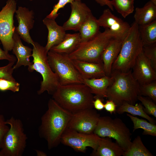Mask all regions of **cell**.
<instances>
[{"label": "cell", "mask_w": 156, "mask_h": 156, "mask_svg": "<svg viewBox=\"0 0 156 156\" xmlns=\"http://www.w3.org/2000/svg\"><path fill=\"white\" fill-rule=\"evenodd\" d=\"M48 109L41 118L40 133L47 141L48 148L57 146L67 128L73 113L61 107L53 99L48 104Z\"/></svg>", "instance_id": "cell-1"}, {"label": "cell", "mask_w": 156, "mask_h": 156, "mask_svg": "<svg viewBox=\"0 0 156 156\" xmlns=\"http://www.w3.org/2000/svg\"><path fill=\"white\" fill-rule=\"evenodd\" d=\"M52 95L54 100L72 113L93 107L94 96L90 88L83 83L60 84Z\"/></svg>", "instance_id": "cell-2"}, {"label": "cell", "mask_w": 156, "mask_h": 156, "mask_svg": "<svg viewBox=\"0 0 156 156\" xmlns=\"http://www.w3.org/2000/svg\"><path fill=\"white\" fill-rule=\"evenodd\" d=\"M112 81L107 91L106 98L117 107L124 102L134 105L140 95V85L133 77L131 70L127 72L112 71Z\"/></svg>", "instance_id": "cell-3"}, {"label": "cell", "mask_w": 156, "mask_h": 156, "mask_svg": "<svg viewBox=\"0 0 156 156\" xmlns=\"http://www.w3.org/2000/svg\"><path fill=\"white\" fill-rule=\"evenodd\" d=\"M143 45L139 25L134 22L124 40L119 53L112 65V71L125 72L131 70Z\"/></svg>", "instance_id": "cell-4"}, {"label": "cell", "mask_w": 156, "mask_h": 156, "mask_svg": "<svg viewBox=\"0 0 156 156\" xmlns=\"http://www.w3.org/2000/svg\"><path fill=\"white\" fill-rule=\"evenodd\" d=\"M33 46L31 56L33 59L32 64L28 67V70L30 72L35 70L42 77L38 94H41L47 91L52 95L60 84L58 77L50 66L45 47L35 42Z\"/></svg>", "instance_id": "cell-5"}, {"label": "cell", "mask_w": 156, "mask_h": 156, "mask_svg": "<svg viewBox=\"0 0 156 156\" xmlns=\"http://www.w3.org/2000/svg\"><path fill=\"white\" fill-rule=\"evenodd\" d=\"M103 32L100 31L91 39L80 43L76 49L68 55L71 60L102 63V55L105 48L114 37H118L107 28Z\"/></svg>", "instance_id": "cell-6"}, {"label": "cell", "mask_w": 156, "mask_h": 156, "mask_svg": "<svg viewBox=\"0 0 156 156\" xmlns=\"http://www.w3.org/2000/svg\"><path fill=\"white\" fill-rule=\"evenodd\" d=\"M93 133L100 137L114 139L124 152L128 149L131 143L130 129L119 118L100 116Z\"/></svg>", "instance_id": "cell-7"}, {"label": "cell", "mask_w": 156, "mask_h": 156, "mask_svg": "<svg viewBox=\"0 0 156 156\" xmlns=\"http://www.w3.org/2000/svg\"><path fill=\"white\" fill-rule=\"evenodd\" d=\"M47 58L52 70L57 75L60 84L66 85L83 83V78L75 67L68 54L50 50Z\"/></svg>", "instance_id": "cell-8"}, {"label": "cell", "mask_w": 156, "mask_h": 156, "mask_svg": "<svg viewBox=\"0 0 156 156\" xmlns=\"http://www.w3.org/2000/svg\"><path fill=\"white\" fill-rule=\"evenodd\" d=\"M10 125L3 138L1 147L3 156H21L26 146L27 139L22 122L12 117L6 121Z\"/></svg>", "instance_id": "cell-9"}, {"label": "cell", "mask_w": 156, "mask_h": 156, "mask_svg": "<svg viewBox=\"0 0 156 156\" xmlns=\"http://www.w3.org/2000/svg\"><path fill=\"white\" fill-rule=\"evenodd\" d=\"M16 5L15 0H8L0 11V41L4 50L8 52L12 50L13 45V36L16 28L13 18Z\"/></svg>", "instance_id": "cell-10"}, {"label": "cell", "mask_w": 156, "mask_h": 156, "mask_svg": "<svg viewBox=\"0 0 156 156\" xmlns=\"http://www.w3.org/2000/svg\"><path fill=\"white\" fill-rule=\"evenodd\" d=\"M100 138L94 133H84L67 128L62 136L61 142L77 152L85 153L87 147L95 150Z\"/></svg>", "instance_id": "cell-11"}, {"label": "cell", "mask_w": 156, "mask_h": 156, "mask_svg": "<svg viewBox=\"0 0 156 156\" xmlns=\"http://www.w3.org/2000/svg\"><path fill=\"white\" fill-rule=\"evenodd\" d=\"M100 116L93 108L80 110L73 113L67 128L81 133H93Z\"/></svg>", "instance_id": "cell-12"}, {"label": "cell", "mask_w": 156, "mask_h": 156, "mask_svg": "<svg viewBox=\"0 0 156 156\" xmlns=\"http://www.w3.org/2000/svg\"><path fill=\"white\" fill-rule=\"evenodd\" d=\"M70 16L62 26L66 31H79L81 26L92 13L90 9L81 1H74L70 3Z\"/></svg>", "instance_id": "cell-13"}, {"label": "cell", "mask_w": 156, "mask_h": 156, "mask_svg": "<svg viewBox=\"0 0 156 156\" xmlns=\"http://www.w3.org/2000/svg\"><path fill=\"white\" fill-rule=\"evenodd\" d=\"M132 69L133 77L140 85L156 80V71L153 68L142 51L137 56Z\"/></svg>", "instance_id": "cell-14"}, {"label": "cell", "mask_w": 156, "mask_h": 156, "mask_svg": "<svg viewBox=\"0 0 156 156\" xmlns=\"http://www.w3.org/2000/svg\"><path fill=\"white\" fill-rule=\"evenodd\" d=\"M15 13L18 23V27H16V31L24 41L34 46L35 42L29 34L30 30L33 27L34 23V11L25 7L19 6Z\"/></svg>", "instance_id": "cell-15"}, {"label": "cell", "mask_w": 156, "mask_h": 156, "mask_svg": "<svg viewBox=\"0 0 156 156\" xmlns=\"http://www.w3.org/2000/svg\"><path fill=\"white\" fill-rule=\"evenodd\" d=\"M97 20L100 27L109 29L118 37L125 38L131 27L127 22L113 14L109 8L104 10Z\"/></svg>", "instance_id": "cell-16"}, {"label": "cell", "mask_w": 156, "mask_h": 156, "mask_svg": "<svg viewBox=\"0 0 156 156\" xmlns=\"http://www.w3.org/2000/svg\"><path fill=\"white\" fill-rule=\"evenodd\" d=\"M125 38H113L103 53L102 61L106 76H110L112 65L119 53Z\"/></svg>", "instance_id": "cell-17"}, {"label": "cell", "mask_w": 156, "mask_h": 156, "mask_svg": "<svg viewBox=\"0 0 156 156\" xmlns=\"http://www.w3.org/2000/svg\"><path fill=\"white\" fill-rule=\"evenodd\" d=\"M13 45L12 53L15 54L17 59L16 64L13 66L14 69H17L22 65L30 66L32 62L30 61L29 58L31 56L32 49L24 45L21 38L15 29L13 36Z\"/></svg>", "instance_id": "cell-18"}, {"label": "cell", "mask_w": 156, "mask_h": 156, "mask_svg": "<svg viewBox=\"0 0 156 156\" xmlns=\"http://www.w3.org/2000/svg\"><path fill=\"white\" fill-rule=\"evenodd\" d=\"M75 67L83 78L91 79L106 75L103 63H95L72 60Z\"/></svg>", "instance_id": "cell-19"}, {"label": "cell", "mask_w": 156, "mask_h": 156, "mask_svg": "<svg viewBox=\"0 0 156 156\" xmlns=\"http://www.w3.org/2000/svg\"><path fill=\"white\" fill-rule=\"evenodd\" d=\"M42 21L48 31L47 42L45 47L48 52L52 47L62 41L66 33L62 26L58 25L55 19L46 16Z\"/></svg>", "instance_id": "cell-20"}, {"label": "cell", "mask_w": 156, "mask_h": 156, "mask_svg": "<svg viewBox=\"0 0 156 156\" xmlns=\"http://www.w3.org/2000/svg\"><path fill=\"white\" fill-rule=\"evenodd\" d=\"M108 137H100L97 147L91 154L92 156H121L124 151L117 143Z\"/></svg>", "instance_id": "cell-21"}, {"label": "cell", "mask_w": 156, "mask_h": 156, "mask_svg": "<svg viewBox=\"0 0 156 156\" xmlns=\"http://www.w3.org/2000/svg\"><path fill=\"white\" fill-rule=\"evenodd\" d=\"M112 81L110 76L91 79L83 78V83L90 88L92 93L95 95L94 97L102 100L106 98L107 89Z\"/></svg>", "instance_id": "cell-22"}, {"label": "cell", "mask_w": 156, "mask_h": 156, "mask_svg": "<svg viewBox=\"0 0 156 156\" xmlns=\"http://www.w3.org/2000/svg\"><path fill=\"white\" fill-rule=\"evenodd\" d=\"M135 21L139 26L151 23L156 18V4L151 0L142 8H136L134 16Z\"/></svg>", "instance_id": "cell-23"}, {"label": "cell", "mask_w": 156, "mask_h": 156, "mask_svg": "<svg viewBox=\"0 0 156 156\" xmlns=\"http://www.w3.org/2000/svg\"><path fill=\"white\" fill-rule=\"evenodd\" d=\"M79 33L66 34L62 41L50 49L57 53L69 54L74 51L80 43Z\"/></svg>", "instance_id": "cell-24"}, {"label": "cell", "mask_w": 156, "mask_h": 156, "mask_svg": "<svg viewBox=\"0 0 156 156\" xmlns=\"http://www.w3.org/2000/svg\"><path fill=\"white\" fill-rule=\"evenodd\" d=\"M100 27L97 19L91 13L78 31L80 37V43L86 42L96 36L100 32Z\"/></svg>", "instance_id": "cell-25"}, {"label": "cell", "mask_w": 156, "mask_h": 156, "mask_svg": "<svg viewBox=\"0 0 156 156\" xmlns=\"http://www.w3.org/2000/svg\"><path fill=\"white\" fill-rule=\"evenodd\" d=\"M125 112L133 116H138L144 118L152 124H155L156 123L155 120L146 113L144 107L140 103L133 105L124 102L116 109V112L119 114H122Z\"/></svg>", "instance_id": "cell-26"}, {"label": "cell", "mask_w": 156, "mask_h": 156, "mask_svg": "<svg viewBox=\"0 0 156 156\" xmlns=\"http://www.w3.org/2000/svg\"><path fill=\"white\" fill-rule=\"evenodd\" d=\"M140 36L144 45L156 42V20L148 24L139 26Z\"/></svg>", "instance_id": "cell-27"}, {"label": "cell", "mask_w": 156, "mask_h": 156, "mask_svg": "<svg viewBox=\"0 0 156 156\" xmlns=\"http://www.w3.org/2000/svg\"><path fill=\"white\" fill-rule=\"evenodd\" d=\"M123 156H153V155L144 144L141 138L138 136L131 142V145Z\"/></svg>", "instance_id": "cell-28"}, {"label": "cell", "mask_w": 156, "mask_h": 156, "mask_svg": "<svg viewBox=\"0 0 156 156\" xmlns=\"http://www.w3.org/2000/svg\"><path fill=\"white\" fill-rule=\"evenodd\" d=\"M127 115L131 119L133 123V130L141 128L143 130L142 134L156 136V125L148 122L146 120L140 119L129 114Z\"/></svg>", "instance_id": "cell-29"}, {"label": "cell", "mask_w": 156, "mask_h": 156, "mask_svg": "<svg viewBox=\"0 0 156 156\" xmlns=\"http://www.w3.org/2000/svg\"><path fill=\"white\" fill-rule=\"evenodd\" d=\"M134 0H112V5L124 18L132 13L134 10Z\"/></svg>", "instance_id": "cell-30"}, {"label": "cell", "mask_w": 156, "mask_h": 156, "mask_svg": "<svg viewBox=\"0 0 156 156\" xmlns=\"http://www.w3.org/2000/svg\"><path fill=\"white\" fill-rule=\"evenodd\" d=\"M140 95L148 96L155 103L156 102V81L140 85Z\"/></svg>", "instance_id": "cell-31"}, {"label": "cell", "mask_w": 156, "mask_h": 156, "mask_svg": "<svg viewBox=\"0 0 156 156\" xmlns=\"http://www.w3.org/2000/svg\"><path fill=\"white\" fill-rule=\"evenodd\" d=\"M142 51L153 68L156 71V43L143 45Z\"/></svg>", "instance_id": "cell-32"}, {"label": "cell", "mask_w": 156, "mask_h": 156, "mask_svg": "<svg viewBox=\"0 0 156 156\" xmlns=\"http://www.w3.org/2000/svg\"><path fill=\"white\" fill-rule=\"evenodd\" d=\"M139 95L138 99L144 105V111L148 115H151L156 118V105L155 103L149 98Z\"/></svg>", "instance_id": "cell-33"}, {"label": "cell", "mask_w": 156, "mask_h": 156, "mask_svg": "<svg viewBox=\"0 0 156 156\" xmlns=\"http://www.w3.org/2000/svg\"><path fill=\"white\" fill-rule=\"evenodd\" d=\"M20 84L16 81L0 79V91L10 90L14 92L19 90Z\"/></svg>", "instance_id": "cell-34"}, {"label": "cell", "mask_w": 156, "mask_h": 156, "mask_svg": "<svg viewBox=\"0 0 156 156\" xmlns=\"http://www.w3.org/2000/svg\"><path fill=\"white\" fill-rule=\"evenodd\" d=\"M15 62H9L6 65L0 67V79L16 81L12 73L14 70L13 67Z\"/></svg>", "instance_id": "cell-35"}, {"label": "cell", "mask_w": 156, "mask_h": 156, "mask_svg": "<svg viewBox=\"0 0 156 156\" xmlns=\"http://www.w3.org/2000/svg\"><path fill=\"white\" fill-rule=\"evenodd\" d=\"M29 0L31 1L33 0ZM81 0H59L58 3L53 6V9L51 13L47 15V17L55 20L60 14L58 13L59 10L63 8L66 4L68 3H70L75 1Z\"/></svg>", "instance_id": "cell-36"}, {"label": "cell", "mask_w": 156, "mask_h": 156, "mask_svg": "<svg viewBox=\"0 0 156 156\" xmlns=\"http://www.w3.org/2000/svg\"><path fill=\"white\" fill-rule=\"evenodd\" d=\"M9 129L3 115L0 114V148L5 135Z\"/></svg>", "instance_id": "cell-37"}, {"label": "cell", "mask_w": 156, "mask_h": 156, "mask_svg": "<svg viewBox=\"0 0 156 156\" xmlns=\"http://www.w3.org/2000/svg\"><path fill=\"white\" fill-rule=\"evenodd\" d=\"M0 41V44H1ZM7 60L9 62H15L16 57L13 55L10 54L8 52L2 50L0 47V60Z\"/></svg>", "instance_id": "cell-38"}, {"label": "cell", "mask_w": 156, "mask_h": 156, "mask_svg": "<svg viewBox=\"0 0 156 156\" xmlns=\"http://www.w3.org/2000/svg\"><path fill=\"white\" fill-rule=\"evenodd\" d=\"M117 107L116 105L112 100H107L104 104V108L111 114L116 113Z\"/></svg>", "instance_id": "cell-39"}, {"label": "cell", "mask_w": 156, "mask_h": 156, "mask_svg": "<svg viewBox=\"0 0 156 156\" xmlns=\"http://www.w3.org/2000/svg\"><path fill=\"white\" fill-rule=\"evenodd\" d=\"M93 107L98 110H101L104 109V104L101 99L94 96L93 101Z\"/></svg>", "instance_id": "cell-40"}, {"label": "cell", "mask_w": 156, "mask_h": 156, "mask_svg": "<svg viewBox=\"0 0 156 156\" xmlns=\"http://www.w3.org/2000/svg\"><path fill=\"white\" fill-rule=\"evenodd\" d=\"M98 3L101 6H107L109 9L112 11L114 10L111 1L109 0H94Z\"/></svg>", "instance_id": "cell-41"}, {"label": "cell", "mask_w": 156, "mask_h": 156, "mask_svg": "<svg viewBox=\"0 0 156 156\" xmlns=\"http://www.w3.org/2000/svg\"><path fill=\"white\" fill-rule=\"evenodd\" d=\"M37 155L38 156H47V154L43 151L39 150H36Z\"/></svg>", "instance_id": "cell-42"}, {"label": "cell", "mask_w": 156, "mask_h": 156, "mask_svg": "<svg viewBox=\"0 0 156 156\" xmlns=\"http://www.w3.org/2000/svg\"><path fill=\"white\" fill-rule=\"evenodd\" d=\"M153 2L155 4H156V0H150Z\"/></svg>", "instance_id": "cell-43"}, {"label": "cell", "mask_w": 156, "mask_h": 156, "mask_svg": "<svg viewBox=\"0 0 156 156\" xmlns=\"http://www.w3.org/2000/svg\"><path fill=\"white\" fill-rule=\"evenodd\" d=\"M0 156H3L2 153L1 151H0Z\"/></svg>", "instance_id": "cell-44"}]
</instances>
